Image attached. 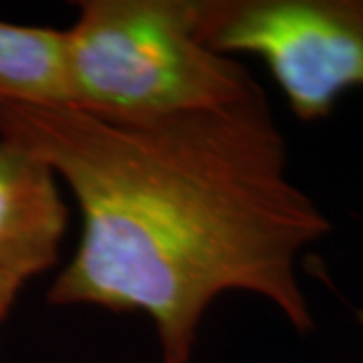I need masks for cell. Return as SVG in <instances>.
Instances as JSON below:
<instances>
[{
    "label": "cell",
    "instance_id": "obj_2",
    "mask_svg": "<svg viewBox=\"0 0 363 363\" xmlns=\"http://www.w3.org/2000/svg\"><path fill=\"white\" fill-rule=\"evenodd\" d=\"M65 28L69 107L125 121L218 109L260 89L198 33L196 0H81Z\"/></svg>",
    "mask_w": 363,
    "mask_h": 363
},
{
    "label": "cell",
    "instance_id": "obj_3",
    "mask_svg": "<svg viewBox=\"0 0 363 363\" xmlns=\"http://www.w3.org/2000/svg\"><path fill=\"white\" fill-rule=\"evenodd\" d=\"M196 18L212 51L259 57L303 123L363 91V0H196Z\"/></svg>",
    "mask_w": 363,
    "mask_h": 363
},
{
    "label": "cell",
    "instance_id": "obj_1",
    "mask_svg": "<svg viewBox=\"0 0 363 363\" xmlns=\"http://www.w3.org/2000/svg\"><path fill=\"white\" fill-rule=\"evenodd\" d=\"M0 140L43 160L81 214L51 305L140 313L162 363H190L208 307L264 298L315 329L298 257L333 226L289 176L286 142L260 87L218 109L125 121L69 105L0 104Z\"/></svg>",
    "mask_w": 363,
    "mask_h": 363
},
{
    "label": "cell",
    "instance_id": "obj_6",
    "mask_svg": "<svg viewBox=\"0 0 363 363\" xmlns=\"http://www.w3.org/2000/svg\"><path fill=\"white\" fill-rule=\"evenodd\" d=\"M25 279L11 274V272H0V323L6 319L13 303L16 301L18 291L25 286Z\"/></svg>",
    "mask_w": 363,
    "mask_h": 363
},
{
    "label": "cell",
    "instance_id": "obj_4",
    "mask_svg": "<svg viewBox=\"0 0 363 363\" xmlns=\"http://www.w3.org/2000/svg\"><path fill=\"white\" fill-rule=\"evenodd\" d=\"M59 184L43 160L0 140V272L28 281L59 262L69 218Z\"/></svg>",
    "mask_w": 363,
    "mask_h": 363
},
{
    "label": "cell",
    "instance_id": "obj_5",
    "mask_svg": "<svg viewBox=\"0 0 363 363\" xmlns=\"http://www.w3.org/2000/svg\"><path fill=\"white\" fill-rule=\"evenodd\" d=\"M0 104L69 105L65 30L0 21Z\"/></svg>",
    "mask_w": 363,
    "mask_h": 363
}]
</instances>
